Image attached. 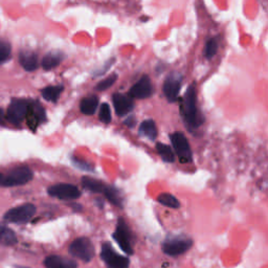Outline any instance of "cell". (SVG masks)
<instances>
[{
	"label": "cell",
	"instance_id": "24",
	"mask_svg": "<svg viewBox=\"0 0 268 268\" xmlns=\"http://www.w3.org/2000/svg\"><path fill=\"white\" fill-rule=\"evenodd\" d=\"M157 201L167 207V208H170V209H174V210H177L179 207H180V203H179V200L174 197L173 195L169 194V193H163V194H160L159 196L157 197Z\"/></svg>",
	"mask_w": 268,
	"mask_h": 268
},
{
	"label": "cell",
	"instance_id": "27",
	"mask_svg": "<svg viewBox=\"0 0 268 268\" xmlns=\"http://www.w3.org/2000/svg\"><path fill=\"white\" fill-rule=\"evenodd\" d=\"M99 117L105 124H109L111 121V111H110V107L107 103H103L101 105Z\"/></svg>",
	"mask_w": 268,
	"mask_h": 268
},
{
	"label": "cell",
	"instance_id": "12",
	"mask_svg": "<svg viewBox=\"0 0 268 268\" xmlns=\"http://www.w3.org/2000/svg\"><path fill=\"white\" fill-rule=\"evenodd\" d=\"M153 93V87L152 83L148 76H142L137 83H135L130 91L129 96L135 97V99H147V97L151 96Z\"/></svg>",
	"mask_w": 268,
	"mask_h": 268
},
{
	"label": "cell",
	"instance_id": "9",
	"mask_svg": "<svg viewBox=\"0 0 268 268\" xmlns=\"http://www.w3.org/2000/svg\"><path fill=\"white\" fill-rule=\"evenodd\" d=\"M170 138H171L174 150L179 160L182 163L191 162L193 159V155L187 137L181 132H174L173 134H171Z\"/></svg>",
	"mask_w": 268,
	"mask_h": 268
},
{
	"label": "cell",
	"instance_id": "3",
	"mask_svg": "<svg viewBox=\"0 0 268 268\" xmlns=\"http://www.w3.org/2000/svg\"><path fill=\"white\" fill-rule=\"evenodd\" d=\"M33 179L32 170L28 167H18L12 170L9 174L0 178L2 187H17L30 182Z\"/></svg>",
	"mask_w": 268,
	"mask_h": 268
},
{
	"label": "cell",
	"instance_id": "17",
	"mask_svg": "<svg viewBox=\"0 0 268 268\" xmlns=\"http://www.w3.org/2000/svg\"><path fill=\"white\" fill-rule=\"evenodd\" d=\"M102 194H104L106 199L110 201V203H112L113 205L123 208V198H121V195L116 188L112 185H105V189Z\"/></svg>",
	"mask_w": 268,
	"mask_h": 268
},
{
	"label": "cell",
	"instance_id": "14",
	"mask_svg": "<svg viewBox=\"0 0 268 268\" xmlns=\"http://www.w3.org/2000/svg\"><path fill=\"white\" fill-rule=\"evenodd\" d=\"M46 268H78L76 261L61 257V256H48L44 260Z\"/></svg>",
	"mask_w": 268,
	"mask_h": 268
},
{
	"label": "cell",
	"instance_id": "31",
	"mask_svg": "<svg viewBox=\"0 0 268 268\" xmlns=\"http://www.w3.org/2000/svg\"><path fill=\"white\" fill-rule=\"evenodd\" d=\"M3 117H4V111H3L2 109H0V121H2Z\"/></svg>",
	"mask_w": 268,
	"mask_h": 268
},
{
	"label": "cell",
	"instance_id": "8",
	"mask_svg": "<svg viewBox=\"0 0 268 268\" xmlns=\"http://www.w3.org/2000/svg\"><path fill=\"white\" fill-rule=\"evenodd\" d=\"M50 196L61 199V200H76L80 198L81 192L80 190L70 183H58L52 185L47 190Z\"/></svg>",
	"mask_w": 268,
	"mask_h": 268
},
{
	"label": "cell",
	"instance_id": "6",
	"mask_svg": "<svg viewBox=\"0 0 268 268\" xmlns=\"http://www.w3.org/2000/svg\"><path fill=\"white\" fill-rule=\"evenodd\" d=\"M131 232L123 219L119 218L116 223V229L113 233V239L120 248V250L128 255L133 254V249L131 245Z\"/></svg>",
	"mask_w": 268,
	"mask_h": 268
},
{
	"label": "cell",
	"instance_id": "11",
	"mask_svg": "<svg viewBox=\"0 0 268 268\" xmlns=\"http://www.w3.org/2000/svg\"><path fill=\"white\" fill-rule=\"evenodd\" d=\"M181 88V77L177 74L169 76L163 83V93L170 103L176 102Z\"/></svg>",
	"mask_w": 268,
	"mask_h": 268
},
{
	"label": "cell",
	"instance_id": "16",
	"mask_svg": "<svg viewBox=\"0 0 268 268\" xmlns=\"http://www.w3.org/2000/svg\"><path fill=\"white\" fill-rule=\"evenodd\" d=\"M65 56L63 53L59 51H54L51 53H47L44 58L42 59V67L45 70H51L55 67H57L63 60Z\"/></svg>",
	"mask_w": 268,
	"mask_h": 268
},
{
	"label": "cell",
	"instance_id": "15",
	"mask_svg": "<svg viewBox=\"0 0 268 268\" xmlns=\"http://www.w3.org/2000/svg\"><path fill=\"white\" fill-rule=\"evenodd\" d=\"M19 61L21 66L28 70L34 71L38 68V58L37 55L30 51H23L19 55Z\"/></svg>",
	"mask_w": 268,
	"mask_h": 268
},
{
	"label": "cell",
	"instance_id": "19",
	"mask_svg": "<svg viewBox=\"0 0 268 268\" xmlns=\"http://www.w3.org/2000/svg\"><path fill=\"white\" fill-rule=\"evenodd\" d=\"M139 133L143 136H147L150 139H155L157 137V128L152 119H146L139 126Z\"/></svg>",
	"mask_w": 268,
	"mask_h": 268
},
{
	"label": "cell",
	"instance_id": "20",
	"mask_svg": "<svg viewBox=\"0 0 268 268\" xmlns=\"http://www.w3.org/2000/svg\"><path fill=\"white\" fill-rule=\"evenodd\" d=\"M0 243L8 246L15 245L17 243L16 234L6 225L0 224Z\"/></svg>",
	"mask_w": 268,
	"mask_h": 268
},
{
	"label": "cell",
	"instance_id": "22",
	"mask_svg": "<svg viewBox=\"0 0 268 268\" xmlns=\"http://www.w3.org/2000/svg\"><path fill=\"white\" fill-rule=\"evenodd\" d=\"M82 185L86 190H88L92 193H103L106 184L103 183L100 180H96V179H93V178H90V177H83L82 178Z\"/></svg>",
	"mask_w": 268,
	"mask_h": 268
},
{
	"label": "cell",
	"instance_id": "29",
	"mask_svg": "<svg viewBox=\"0 0 268 268\" xmlns=\"http://www.w3.org/2000/svg\"><path fill=\"white\" fill-rule=\"evenodd\" d=\"M113 62H114V59H111V60L107 61V62L105 63V65H104L103 67H101L100 69H97V70H95L96 72H95V74H94V77H100V76L104 75V74H105V72H106V71H108V70H109V68H110V67L112 66Z\"/></svg>",
	"mask_w": 268,
	"mask_h": 268
},
{
	"label": "cell",
	"instance_id": "7",
	"mask_svg": "<svg viewBox=\"0 0 268 268\" xmlns=\"http://www.w3.org/2000/svg\"><path fill=\"white\" fill-rule=\"evenodd\" d=\"M101 258L107 265V268H128L130 264V260L127 257L116 254L107 242L102 245Z\"/></svg>",
	"mask_w": 268,
	"mask_h": 268
},
{
	"label": "cell",
	"instance_id": "26",
	"mask_svg": "<svg viewBox=\"0 0 268 268\" xmlns=\"http://www.w3.org/2000/svg\"><path fill=\"white\" fill-rule=\"evenodd\" d=\"M116 79H117V76H116V75H111L110 77L106 78V79L103 80L102 82L97 83V85L95 86V89H96L97 91H105V90H107L108 88H110V87L115 83Z\"/></svg>",
	"mask_w": 268,
	"mask_h": 268
},
{
	"label": "cell",
	"instance_id": "28",
	"mask_svg": "<svg viewBox=\"0 0 268 268\" xmlns=\"http://www.w3.org/2000/svg\"><path fill=\"white\" fill-rule=\"evenodd\" d=\"M218 50V43L215 39H211L208 41L207 46H205V57L208 59H212Z\"/></svg>",
	"mask_w": 268,
	"mask_h": 268
},
{
	"label": "cell",
	"instance_id": "32",
	"mask_svg": "<svg viewBox=\"0 0 268 268\" xmlns=\"http://www.w3.org/2000/svg\"><path fill=\"white\" fill-rule=\"evenodd\" d=\"M2 177H3V175H2V174H0V178H2Z\"/></svg>",
	"mask_w": 268,
	"mask_h": 268
},
{
	"label": "cell",
	"instance_id": "21",
	"mask_svg": "<svg viewBox=\"0 0 268 268\" xmlns=\"http://www.w3.org/2000/svg\"><path fill=\"white\" fill-rule=\"evenodd\" d=\"M64 87L62 85H58V86H48L46 88H44L41 93H42V96L44 97V99L48 102H53V103H56L59 99L60 94L62 93Z\"/></svg>",
	"mask_w": 268,
	"mask_h": 268
},
{
	"label": "cell",
	"instance_id": "2",
	"mask_svg": "<svg viewBox=\"0 0 268 268\" xmlns=\"http://www.w3.org/2000/svg\"><path fill=\"white\" fill-rule=\"evenodd\" d=\"M68 252L72 257L83 262H90L94 257V248L92 242L85 237H80L72 241Z\"/></svg>",
	"mask_w": 268,
	"mask_h": 268
},
{
	"label": "cell",
	"instance_id": "4",
	"mask_svg": "<svg viewBox=\"0 0 268 268\" xmlns=\"http://www.w3.org/2000/svg\"><path fill=\"white\" fill-rule=\"evenodd\" d=\"M193 246V240L187 237H174L164 240L162 252L170 257H177L187 253Z\"/></svg>",
	"mask_w": 268,
	"mask_h": 268
},
{
	"label": "cell",
	"instance_id": "5",
	"mask_svg": "<svg viewBox=\"0 0 268 268\" xmlns=\"http://www.w3.org/2000/svg\"><path fill=\"white\" fill-rule=\"evenodd\" d=\"M36 214V207L32 203H26L9 210L4 218L5 220L13 223L29 222Z\"/></svg>",
	"mask_w": 268,
	"mask_h": 268
},
{
	"label": "cell",
	"instance_id": "30",
	"mask_svg": "<svg viewBox=\"0 0 268 268\" xmlns=\"http://www.w3.org/2000/svg\"><path fill=\"white\" fill-rule=\"evenodd\" d=\"M72 161H74V164H75L76 167H78L79 169L85 170V171H92V170H93V168H92L90 164H88L87 162L81 161V160H79V159H77V158H74V159H72Z\"/></svg>",
	"mask_w": 268,
	"mask_h": 268
},
{
	"label": "cell",
	"instance_id": "1",
	"mask_svg": "<svg viewBox=\"0 0 268 268\" xmlns=\"http://www.w3.org/2000/svg\"><path fill=\"white\" fill-rule=\"evenodd\" d=\"M196 101V88H195V85L193 84L189 86L181 106V113L185 123L189 125L190 128L193 129L198 128L203 124V117L197 110Z\"/></svg>",
	"mask_w": 268,
	"mask_h": 268
},
{
	"label": "cell",
	"instance_id": "25",
	"mask_svg": "<svg viewBox=\"0 0 268 268\" xmlns=\"http://www.w3.org/2000/svg\"><path fill=\"white\" fill-rule=\"evenodd\" d=\"M11 56V45L4 41L0 40V64L6 62Z\"/></svg>",
	"mask_w": 268,
	"mask_h": 268
},
{
	"label": "cell",
	"instance_id": "10",
	"mask_svg": "<svg viewBox=\"0 0 268 268\" xmlns=\"http://www.w3.org/2000/svg\"><path fill=\"white\" fill-rule=\"evenodd\" d=\"M29 108L30 103L28 101L15 99L11 102L8 108L7 118L13 124H19L28 115Z\"/></svg>",
	"mask_w": 268,
	"mask_h": 268
},
{
	"label": "cell",
	"instance_id": "18",
	"mask_svg": "<svg viewBox=\"0 0 268 268\" xmlns=\"http://www.w3.org/2000/svg\"><path fill=\"white\" fill-rule=\"evenodd\" d=\"M97 105H99V99L95 95H90L81 101L80 109L83 114L91 115L95 112Z\"/></svg>",
	"mask_w": 268,
	"mask_h": 268
},
{
	"label": "cell",
	"instance_id": "23",
	"mask_svg": "<svg viewBox=\"0 0 268 268\" xmlns=\"http://www.w3.org/2000/svg\"><path fill=\"white\" fill-rule=\"evenodd\" d=\"M156 150L163 161L166 162H174L175 161V154L171 147H169L168 145H164L162 142L156 143Z\"/></svg>",
	"mask_w": 268,
	"mask_h": 268
},
{
	"label": "cell",
	"instance_id": "13",
	"mask_svg": "<svg viewBox=\"0 0 268 268\" xmlns=\"http://www.w3.org/2000/svg\"><path fill=\"white\" fill-rule=\"evenodd\" d=\"M113 105L118 116H124L128 114L134 108V102L132 97L121 93L113 94Z\"/></svg>",
	"mask_w": 268,
	"mask_h": 268
}]
</instances>
